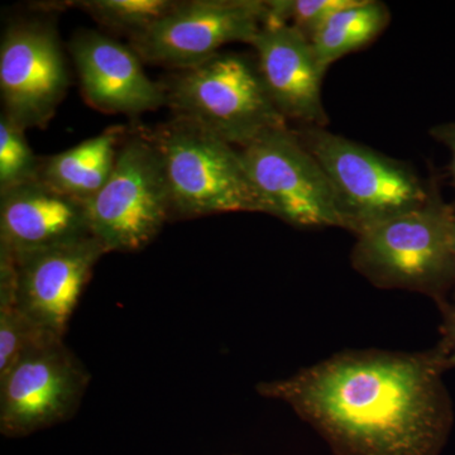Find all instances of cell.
<instances>
[{"label":"cell","instance_id":"obj_14","mask_svg":"<svg viewBox=\"0 0 455 455\" xmlns=\"http://www.w3.org/2000/svg\"><path fill=\"white\" fill-rule=\"evenodd\" d=\"M92 236L85 203L40 178L0 193V245L14 257Z\"/></svg>","mask_w":455,"mask_h":455},{"label":"cell","instance_id":"obj_5","mask_svg":"<svg viewBox=\"0 0 455 455\" xmlns=\"http://www.w3.org/2000/svg\"><path fill=\"white\" fill-rule=\"evenodd\" d=\"M298 134L328 176L343 229L355 236L429 197L430 182L425 184L409 164L325 128L307 127Z\"/></svg>","mask_w":455,"mask_h":455},{"label":"cell","instance_id":"obj_20","mask_svg":"<svg viewBox=\"0 0 455 455\" xmlns=\"http://www.w3.org/2000/svg\"><path fill=\"white\" fill-rule=\"evenodd\" d=\"M443 323L440 328L442 339L438 347L442 349L445 358V366L447 370L455 368V307L451 305L442 307Z\"/></svg>","mask_w":455,"mask_h":455},{"label":"cell","instance_id":"obj_1","mask_svg":"<svg viewBox=\"0 0 455 455\" xmlns=\"http://www.w3.org/2000/svg\"><path fill=\"white\" fill-rule=\"evenodd\" d=\"M445 371L438 344L346 350L257 392L291 407L335 455H440L454 420Z\"/></svg>","mask_w":455,"mask_h":455},{"label":"cell","instance_id":"obj_10","mask_svg":"<svg viewBox=\"0 0 455 455\" xmlns=\"http://www.w3.org/2000/svg\"><path fill=\"white\" fill-rule=\"evenodd\" d=\"M70 86L55 27L44 20L11 23L0 44L3 114L23 130L46 128Z\"/></svg>","mask_w":455,"mask_h":455},{"label":"cell","instance_id":"obj_16","mask_svg":"<svg viewBox=\"0 0 455 455\" xmlns=\"http://www.w3.org/2000/svg\"><path fill=\"white\" fill-rule=\"evenodd\" d=\"M390 20L388 8L374 0H357L352 7L338 12L310 40L320 68L326 73L341 57L370 44Z\"/></svg>","mask_w":455,"mask_h":455},{"label":"cell","instance_id":"obj_13","mask_svg":"<svg viewBox=\"0 0 455 455\" xmlns=\"http://www.w3.org/2000/svg\"><path fill=\"white\" fill-rule=\"evenodd\" d=\"M251 46L269 97L284 119L325 128L329 119L322 98L324 71L310 41L289 23L266 22Z\"/></svg>","mask_w":455,"mask_h":455},{"label":"cell","instance_id":"obj_21","mask_svg":"<svg viewBox=\"0 0 455 455\" xmlns=\"http://www.w3.org/2000/svg\"><path fill=\"white\" fill-rule=\"evenodd\" d=\"M430 136L443 146L447 147L448 151L451 152L449 171H451V178L455 188V121L443 123V124L431 128Z\"/></svg>","mask_w":455,"mask_h":455},{"label":"cell","instance_id":"obj_17","mask_svg":"<svg viewBox=\"0 0 455 455\" xmlns=\"http://www.w3.org/2000/svg\"><path fill=\"white\" fill-rule=\"evenodd\" d=\"M83 9L98 23L136 37L166 16L176 0H84L70 3Z\"/></svg>","mask_w":455,"mask_h":455},{"label":"cell","instance_id":"obj_3","mask_svg":"<svg viewBox=\"0 0 455 455\" xmlns=\"http://www.w3.org/2000/svg\"><path fill=\"white\" fill-rule=\"evenodd\" d=\"M163 86L173 118L199 125L239 148L265 132L287 127L259 65L242 53H217L203 64L178 71Z\"/></svg>","mask_w":455,"mask_h":455},{"label":"cell","instance_id":"obj_22","mask_svg":"<svg viewBox=\"0 0 455 455\" xmlns=\"http://www.w3.org/2000/svg\"><path fill=\"white\" fill-rule=\"evenodd\" d=\"M451 293H453V295H451V299H453V300L449 302L448 305H451V307H455V281H454L453 291H451Z\"/></svg>","mask_w":455,"mask_h":455},{"label":"cell","instance_id":"obj_7","mask_svg":"<svg viewBox=\"0 0 455 455\" xmlns=\"http://www.w3.org/2000/svg\"><path fill=\"white\" fill-rule=\"evenodd\" d=\"M239 151L265 214L299 229H343L328 176L298 132L269 130Z\"/></svg>","mask_w":455,"mask_h":455},{"label":"cell","instance_id":"obj_9","mask_svg":"<svg viewBox=\"0 0 455 455\" xmlns=\"http://www.w3.org/2000/svg\"><path fill=\"white\" fill-rule=\"evenodd\" d=\"M262 0H188L131 38L143 62L181 71L220 52L233 42L251 44L268 20Z\"/></svg>","mask_w":455,"mask_h":455},{"label":"cell","instance_id":"obj_2","mask_svg":"<svg viewBox=\"0 0 455 455\" xmlns=\"http://www.w3.org/2000/svg\"><path fill=\"white\" fill-rule=\"evenodd\" d=\"M352 267L373 286L449 304L455 281V208L430 180L427 202L357 235Z\"/></svg>","mask_w":455,"mask_h":455},{"label":"cell","instance_id":"obj_15","mask_svg":"<svg viewBox=\"0 0 455 455\" xmlns=\"http://www.w3.org/2000/svg\"><path fill=\"white\" fill-rule=\"evenodd\" d=\"M124 139L123 128L114 127L68 151L42 158L40 179L65 196L86 203L112 175Z\"/></svg>","mask_w":455,"mask_h":455},{"label":"cell","instance_id":"obj_12","mask_svg":"<svg viewBox=\"0 0 455 455\" xmlns=\"http://www.w3.org/2000/svg\"><path fill=\"white\" fill-rule=\"evenodd\" d=\"M84 98L103 113L137 116L166 106L163 84L152 82L131 46L82 29L68 44Z\"/></svg>","mask_w":455,"mask_h":455},{"label":"cell","instance_id":"obj_18","mask_svg":"<svg viewBox=\"0 0 455 455\" xmlns=\"http://www.w3.org/2000/svg\"><path fill=\"white\" fill-rule=\"evenodd\" d=\"M26 131L0 116V193L40 178L41 158L36 157Z\"/></svg>","mask_w":455,"mask_h":455},{"label":"cell","instance_id":"obj_11","mask_svg":"<svg viewBox=\"0 0 455 455\" xmlns=\"http://www.w3.org/2000/svg\"><path fill=\"white\" fill-rule=\"evenodd\" d=\"M107 253L94 236L14 257L17 307L40 333L64 339L98 260Z\"/></svg>","mask_w":455,"mask_h":455},{"label":"cell","instance_id":"obj_6","mask_svg":"<svg viewBox=\"0 0 455 455\" xmlns=\"http://www.w3.org/2000/svg\"><path fill=\"white\" fill-rule=\"evenodd\" d=\"M90 233L109 252H139L171 218L169 188L151 133L123 140L112 175L85 203Z\"/></svg>","mask_w":455,"mask_h":455},{"label":"cell","instance_id":"obj_4","mask_svg":"<svg viewBox=\"0 0 455 455\" xmlns=\"http://www.w3.org/2000/svg\"><path fill=\"white\" fill-rule=\"evenodd\" d=\"M151 137L163 163L171 218L263 212L239 148L179 118L158 125Z\"/></svg>","mask_w":455,"mask_h":455},{"label":"cell","instance_id":"obj_19","mask_svg":"<svg viewBox=\"0 0 455 455\" xmlns=\"http://www.w3.org/2000/svg\"><path fill=\"white\" fill-rule=\"evenodd\" d=\"M44 338L50 337L40 333L17 305L0 307V376L16 363L27 348Z\"/></svg>","mask_w":455,"mask_h":455},{"label":"cell","instance_id":"obj_8","mask_svg":"<svg viewBox=\"0 0 455 455\" xmlns=\"http://www.w3.org/2000/svg\"><path fill=\"white\" fill-rule=\"evenodd\" d=\"M89 383L88 370L64 339L36 341L0 376V433L20 438L64 423Z\"/></svg>","mask_w":455,"mask_h":455}]
</instances>
